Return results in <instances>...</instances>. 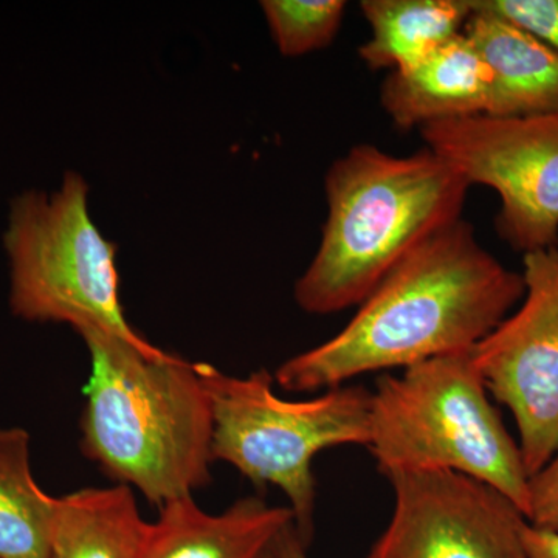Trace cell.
Listing matches in <instances>:
<instances>
[{"label":"cell","mask_w":558,"mask_h":558,"mask_svg":"<svg viewBox=\"0 0 558 558\" xmlns=\"http://www.w3.org/2000/svg\"><path fill=\"white\" fill-rule=\"evenodd\" d=\"M293 524L289 506L245 497L208 513L193 497L172 499L148 524L142 558H264Z\"/></svg>","instance_id":"30bf717a"},{"label":"cell","mask_w":558,"mask_h":558,"mask_svg":"<svg viewBox=\"0 0 558 558\" xmlns=\"http://www.w3.org/2000/svg\"><path fill=\"white\" fill-rule=\"evenodd\" d=\"M388 481L395 508L365 558H527V520L487 484L453 472Z\"/></svg>","instance_id":"9c48e42d"},{"label":"cell","mask_w":558,"mask_h":558,"mask_svg":"<svg viewBox=\"0 0 558 558\" xmlns=\"http://www.w3.org/2000/svg\"><path fill=\"white\" fill-rule=\"evenodd\" d=\"M531 526L558 532V447L549 461L529 478V509Z\"/></svg>","instance_id":"ac0fdd59"},{"label":"cell","mask_w":558,"mask_h":558,"mask_svg":"<svg viewBox=\"0 0 558 558\" xmlns=\"http://www.w3.org/2000/svg\"><path fill=\"white\" fill-rule=\"evenodd\" d=\"M492 75L464 33L413 68L388 73L380 106L400 131L435 121L481 116L490 108Z\"/></svg>","instance_id":"8fae6325"},{"label":"cell","mask_w":558,"mask_h":558,"mask_svg":"<svg viewBox=\"0 0 558 558\" xmlns=\"http://www.w3.org/2000/svg\"><path fill=\"white\" fill-rule=\"evenodd\" d=\"M369 39L359 58L371 70L403 72L464 32L472 0H363Z\"/></svg>","instance_id":"4fadbf2b"},{"label":"cell","mask_w":558,"mask_h":558,"mask_svg":"<svg viewBox=\"0 0 558 558\" xmlns=\"http://www.w3.org/2000/svg\"><path fill=\"white\" fill-rule=\"evenodd\" d=\"M264 558H277V557H275L274 549H271L270 553L267 554V556Z\"/></svg>","instance_id":"44dd1931"},{"label":"cell","mask_w":558,"mask_h":558,"mask_svg":"<svg viewBox=\"0 0 558 558\" xmlns=\"http://www.w3.org/2000/svg\"><path fill=\"white\" fill-rule=\"evenodd\" d=\"M523 539L527 558H558V532L543 531L526 523Z\"/></svg>","instance_id":"d6986e66"},{"label":"cell","mask_w":558,"mask_h":558,"mask_svg":"<svg viewBox=\"0 0 558 558\" xmlns=\"http://www.w3.org/2000/svg\"><path fill=\"white\" fill-rule=\"evenodd\" d=\"M368 449L387 478L459 473L505 495L526 519L529 475L519 442L488 398L472 351L381 377L371 392Z\"/></svg>","instance_id":"277c9868"},{"label":"cell","mask_w":558,"mask_h":558,"mask_svg":"<svg viewBox=\"0 0 558 558\" xmlns=\"http://www.w3.org/2000/svg\"><path fill=\"white\" fill-rule=\"evenodd\" d=\"M470 186L428 148L396 156L371 143L352 146L326 172L328 218L293 289L300 310L360 306L417 245L462 219Z\"/></svg>","instance_id":"3957f363"},{"label":"cell","mask_w":558,"mask_h":558,"mask_svg":"<svg viewBox=\"0 0 558 558\" xmlns=\"http://www.w3.org/2000/svg\"><path fill=\"white\" fill-rule=\"evenodd\" d=\"M523 296L521 271L506 267L459 219L400 260L337 336L286 360L275 384L289 392L326 391L362 374L473 351Z\"/></svg>","instance_id":"6da1fadb"},{"label":"cell","mask_w":558,"mask_h":558,"mask_svg":"<svg viewBox=\"0 0 558 558\" xmlns=\"http://www.w3.org/2000/svg\"><path fill=\"white\" fill-rule=\"evenodd\" d=\"M57 508L33 476L31 435L0 427V558H49Z\"/></svg>","instance_id":"9a60e30c"},{"label":"cell","mask_w":558,"mask_h":558,"mask_svg":"<svg viewBox=\"0 0 558 558\" xmlns=\"http://www.w3.org/2000/svg\"><path fill=\"white\" fill-rule=\"evenodd\" d=\"M425 148L470 185L498 194L495 231L527 255L558 248V112L461 117L418 130Z\"/></svg>","instance_id":"52a82bcc"},{"label":"cell","mask_w":558,"mask_h":558,"mask_svg":"<svg viewBox=\"0 0 558 558\" xmlns=\"http://www.w3.org/2000/svg\"><path fill=\"white\" fill-rule=\"evenodd\" d=\"M307 549L310 546L304 545L293 524L279 535L274 545V554L277 558H310Z\"/></svg>","instance_id":"ffe728a7"},{"label":"cell","mask_w":558,"mask_h":558,"mask_svg":"<svg viewBox=\"0 0 558 558\" xmlns=\"http://www.w3.org/2000/svg\"><path fill=\"white\" fill-rule=\"evenodd\" d=\"M519 307L472 351L487 391L519 429L529 478L558 447V248L523 255Z\"/></svg>","instance_id":"ba28073f"},{"label":"cell","mask_w":558,"mask_h":558,"mask_svg":"<svg viewBox=\"0 0 558 558\" xmlns=\"http://www.w3.org/2000/svg\"><path fill=\"white\" fill-rule=\"evenodd\" d=\"M344 0H263L271 39L282 57L296 58L328 47L343 22Z\"/></svg>","instance_id":"2e32d148"},{"label":"cell","mask_w":558,"mask_h":558,"mask_svg":"<svg viewBox=\"0 0 558 558\" xmlns=\"http://www.w3.org/2000/svg\"><path fill=\"white\" fill-rule=\"evenodd\" d=\"M201 368L215 418L213 461L227 462L255 486H277L310 546L317 497L312 464L330 447H368L371 392L341 385L314 399L288 400L275 392L267 369L233 377L207 363Z\"/></svg>","instance_id":"8992f818"},{"label":"cell","mask_w":558,"mask_h":558,"mask_svg":"<svg viewBox=\"0 0 558 558\" xmlns=\"http://www.w3.org/2000/svg\"><path fill=\"white\" fill-rule=\"evenodd\" d=\"M148 524L132 488H81L58 498L49 558H142Z\"/></svg>","instance_id":"5bb4252c"},{"label":"cell","mask_w":558,"mask_h":558,"mask_svg":"<svg viewBox=\"0 0 558 558\" xmlns=\"http://www.w3.org/2000/svg\"><path fill=\"white\" fill-rule=\"evenodd\" d=\"M464 27L492 75L487 116L529 117L558 112V53L537 36L473 5Z\"/></svg>","instance_id":"7c38bea8"},{"label":"cell","mask_w":558,"mask_h":558,"mask_svg":"<svg viewBox=\"0 0 558 558\" xmlns=\"http://www.w3.org/2000/svg\"><path fill=\"white\" fill-rule=\"evenodd\" d=\"M473 5L520 25L558 53V0H473Z\"/></svg>","instance_id":"e0dca14e"},{"label":"cell","mask_w":558,"mask_h":558,"mask_svg":"<svg viewBox=\"0 0 558 558\" xmlns=\"http://www.w3.org/2000/svg\"><path fill=\"white\" fill-rule=\"evenodd\" d=\"M92 371L84 387L81 450L116 484L161 508L211 481V400L201 363L80 332Z\"/></svg>","instance_id":"7a4b0ae2"},{"label":"cell","mask_w":558,"mask_h":558,"mask_svg":"<svg viewBox=\"0 0 558 558\" xmlns=\"http://www.w3.org/2000/svg\"><path fill=\"white\" fill-rule=\"evenodd\" d=\"M2 245L14 317L62 323L78 333L98 330L150 354L161 351L124 315L117 245L92 220L89 185L78 172H65L57 190L16 194Z\"/></svg>","instance_id":"5b68a950"}]
</instances>
